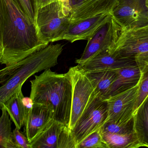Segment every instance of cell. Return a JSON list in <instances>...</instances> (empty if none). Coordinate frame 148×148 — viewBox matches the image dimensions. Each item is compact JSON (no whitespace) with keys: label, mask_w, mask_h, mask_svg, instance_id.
<instances>
[{"label":"cell","mask_w":148,"mask_h":148,"mask_svg":"<svg viewBox=\"0 0 148 148\" xmlns=\"http://www.w3.org/2000/svg\"><path fill=\"white\" fill-rule=\"evenodd\" d=\"M48 45L12 0H0V63L20 61Z\"/></svg>","instance_id":"6da1fadb"},{"label":"cell","mask_w":148,"mask_h":148,"mask_svg":"<svg viewBox=\"0 0 148 148\" xmlns=\"http://www.w3.org/2000/svg\"><path fill=\"white\" fill-rule=\"evenodd\" d=\"M30 98L34 103L51 109L53 120L69 128L72 101V86L68 73L58 74L46 70L30 81Z\"/></svg>","instance_id":"7a4b0ae2"},{"label":"cell","mask_w":148,"mask_h":148,"mask_svg":"<svg viewBox=\"0 0 148 148\" xmlns=\"http://www.w3.org/2000/svg\"><path fill=\"white\" fill-rule=\"evenodd\" d=\"M63 50L62 44H50L0 69V110L30 76L56 66Z\"/></svg>","instance_id":"3957f363"},{"label":"cell","mask_w":148,"mask_h":148,"mask_svg":"<svg viewBox=\"0 0 148 148\" xmlns=\"http://www.w3.org/2000/svg\"><path fill=\"white\" fill-rule=\"evenodd\" d=\"M108 51L134 60L141 70L148 64V23L123 29Z\"/></svg>","instance_id":"277c9868"},{"label":"cell","mask_w":148,"mask_h":148,"mask_svg":"<svg viewBox=\"0 0 148 148\" xmlns=\"http://www.w3.org/2000/svg\"><path fill=\"white\" fill-rule=\"evenodd\" d=\"M71 22L70 16L59 0L38 10L36 26L40 39L45 43L59 41Z\"/></svg>","instance_id":"5b68a950"},{"label":"cell","mask_w":148,"mask_h":148,"mask_svg":"<svg viewBox=\"0 0 148 148\" xmlns=\"http://www.w3.org/2000/svg\"><path fill=\"white\" fill-rule=\"evenodd\" d=\"M72 86V101L69 128L73 130L81 116L97 96L93 85L78 65L67 72Z\"/></svg>","instance_id":"8992f818"},{"label":"cell","mask_w":148,"mask_h":148,"mask_svg":"<svg viewBox=\"0 0 148 148\" xmlns=\"http://www.w3.org/2000/svg\"><path fill=\"white\" fill-rule=\"evenodd\" d=\"M122 29L112 14H109L106 21L88 40L82 56L76 59L75 63L82 64L99 54L108 51L117 41Z\"/></svg>","instance_id":"52a82bcc"},{"label":"cell","mask_w":148,"mask_h":148,"mask_svg":"<svg viewBox=\"0 0 148 148\" xmlns=\"http://www.w3.org/2000/svg\"><path fill=\"white\" fill-rule=\"evenodd\" d=\"M107 101L97 96L72 130L77 146L93 132L99 130L108 119Z\"/></svg>","instance_id":"ba28073f"},{"label":"cell","mask_w":148,"mask_h":148,"mask_svg":"<svg viewBox=\"0 0 148 148\" xmlns=\"http://www.w3.org/2000/svg\"><path fill=\"white\" fill-rule=\"evenodd\" d=\"M138 87L139 83L134 87L105 100L108 107L107 121L123 124L133 118Z\"/></svg>","instance_id":"9c48e42d"},{"label":"cell","mask_w":148,"mask_h":148,"mask_svg":"<svg viewBox=\"0 0 148 148\" xmlns=\"http://www.w3.org/2000/svg\"><path fill=\"white\" fill-rule=\"evenodd\" d=\"M146 0H118L111 13L123 29L140 27L148 23Z\"/></svg>","instance_id":"30bf717a"},{"label":"cell","mask_w":148,"mask_h":148,"mask_svg":"<svg viewBox=\"0 0 148 148\" xmlns=\"http://www.w3.org/2000/svg\"><path fill=\"white\" fill-rule=\"evenodd\" d=\"M53 120L51 109L43 104L33 103L28 110L24 124V134L29 143Z\"/></svg>","instance_id":"8fae6325"},{"label":"cell","mask_w":148,"mask_h":148,"mask_svg":"<svg viewBox=\"0 0 148 148\" xmlns=\"http://www.w3.org/2000/svg\"><path fill=\"white\" fill-rule=\"evenodd\" d=\"M109 15H97L71 22L69 28L59 41L66 40L71 43L80 40L88 41L106 21Z\"/></svg>","instance_id":"7c38bea8"},{"label":"cell","mask_w":148,"mask_h":148,"mask_svg":"<svg viewBox=\"0 0 148 148\" xmlns=\"http://www.w3.org/2000/svg\"><path fill=\"white\" fill-rule=\"evenodd\" d=\"M77 65L84 71L88 72L97 70H116L137 64L132 59L106 51L84 63Z\"/></svg>","instance_id":"4fadbf2b"},{"label":"cell","mask_w":148,"mask_h":148,"mask_svg":"<svg viewBox=\"0 0 148 148\" xmlns=\"http://www.w3.org/2000/svg\"><path fill=\"white\" fill-rule=\"evenodd\" d=\"M118 0H89L71 11L70 21H76L97 15L111 14Z\"/></svg>","instance_id":"5bb4252c"},{"label":"cell","mask_w":148,"mask_h":148,"mask_svg":"<svg viewBox=\"0 0 148 148\" xmlns=\"http://www.w3.org/2000/svg\"><path fill=\"white\" fill-rule=\"evenodd\" d=\"M66 125L53 120L47 127L29 143L30 148H58Z\"/></svg>","instance_id":"9a60e30c"},{"label":"cell","mask_w":148,"mask_h":148,"mask_svg":"<svg viewBox=\"0 0 148 148\" xmlns=\"http://www.w3.org/2000/svg\"><path fill=\"white\" fill-rule=\"evenodd\" d=\"M97 96L103 100L108 97L112 85L117 77V70L85 72Z\"/></svg>","instance_id":"2e32d148"},{"label":"cell","mask_w":148,"mask_h":148,"mask_svg":"<svg viewBox=\"0 0 148 148\" xmlns=\"http://www.w3.org/2000/svg\"><path fill=\"white\" fill-rule=\"evenodd\" d=\"M141 70L137 65L117 70V77L111 87L108 98L136 85L140 78Z\"/></svg>","instance_id":"e0dca14e"},{"label":"cell","mask_w":148,"mask_h":148,"mask_svg":"<svg viewBox=\"0 0 148 148\" xmlns=\"http://www.w3.org/2000/svg\"><path fill=\"white\" fill-rule=\"evenodd\" d=\"M24 98L21 88L3 105L8 111L16 127L20 130L24 126L26 115L29 109L24 104Z\"/></svg>","instance_id":"ac0fdd59"},{"label":"cell","mask_w":148,"mask_h":148,"mask_svg":"<svg viewBox=\"0 0 148 148\" xmlns=\"http://www.w3.org/2000/svg\"><path fill=\"white\" fill-rule=\"evenodd\" d=\"M134 131L143 147L148 148V96L133 116Z\"/></svg>","instance_id":"d6986e66"},{"label":"cell","mask_w":148,"mask_h":148,"mask_svg":"<svg viewBox=\"0 0 148 148\" xmlns=\"http://www.w3.org/2000/svg\"><path fill=\"white\" fill-rule=\"evenodd\" d=\"M100 132L109 148H138L143 147L135 132L128 134L100 131Z\"/></svg>","instance_id":"ffe728a7"},{"label":"cell","mask_w":148,"mask_h":148,"mask_svg":"<svg viewBox=\"0 0 148 148\" xmlns=\"http://www.w3.org/2000/svg\"><path fill=\"white\" fill-rule=\"evenodd\" d=\"M0 117V148H16L12 137V120L5 107L1 109Z\"/></svg>","instance_id":"44dd1931"},{"label":"cell","mask_w":148,"mask_h":148,"mask_svg":"<svg viewBox=\"0 0 148 148\" xmlns=\"http://www.w3.org/2000/svg\"><path fill=\"white\" fill-rule=\"evenodd\" d=\"M30 22L36 26L38 13V0H12Z\"/></svg>","instance_id":"7402d4cb"},{"label":"cell","mask_w":148,"mask_h":148,"mask_svg":"<svg viewBox=\"0 0 148 148\" xmlns=\"http://www.w3.org/2000/svg\"><path fill=\"white\" fill-rule=\"evenodd\" d=\"M148 96V64L141 70L137 97L134 108V114Z\"/></svg>","instance_id":"603a6c76"},{"label":"cell","mask_w":148,"mask_h":148,"mask_svg":"<svg viewBox=\"0 0 148 148\" xmlns=\"http://www.w3.org/2000/svg\"><path fill=\"white\" fill-rule=\"evenodd\" d=\"M77 148H109L99 130L93 132L82 140Z\"/></svg>","instance_id":"cb8c5ba5"},{"label":"cell","mask_w":148,"mask_h":148,"mask_svg":"<svg viewBox=\"0 0 148 148\" xmlns=\"http://www.w3.org/2000/svg\"><path fill=\"white\" fill-rule=\"evenodd\" d=\"M13 140L16 148H30L29 143L25 134L16 127L12 133Z\"/></svg>","instance_id":"d4e9b609"},{"label":"cell","mask_w":148,"mask_h":148,"mask_svg":"<svg viewBox=\"0 0 148 148\" xmlns=\"http://www.w3.org/2000/svg\"><path fill=\"white\" fill-rule=\"evenodd\" d=\"M89 1V0H69V4L71 9V12L72 10L78 8L83 3Z\"/></svg>","instance_id":"484cf974"},{"label":"cell","mask_w":148,"mask_h":148,"mask_svg":"<svg viewBox=\"0 0 148 148\" xmlns=\"http://www.w3.org/2000/svg\"><path fill=\"white\" fill-rule=\"evenodd\" d=\"M56 0H38V8H40L48 5Z\"/></svg>","instance_id":"4316f807"},{"label":"cell","mask_w":148,"mask_h":148,"mask_svg":"<svg viewBox=\"0 0 148 148\" xmlns=\"http://www.w3.org/2000/svg\"><path fill=\"white\" fill-rule=\"evenodd\" d=\"M146 7L148 8V0H146Z\"/></svg>","instance_id":"83f0119b"},{"label":"cell","mask_w":148,"mask_h":148,"mask_svg":"<svg viewBox=\"0 0 148 148\" xmlns=\"http://www.w3.org/2000/svg\"></svg>","instance_id":"f1b7e54d"}]
</instances>
